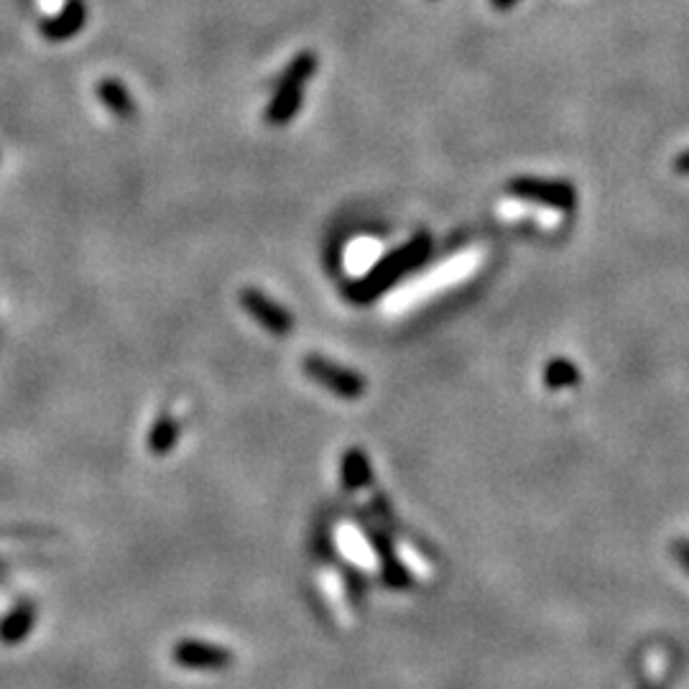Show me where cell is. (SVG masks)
<instances>
[{"mask_svg": "<svg viewBox=\"0 0 689 689\" xmlns=\"http://www.w3.org/2000/svg\"><path fill=\"white\" fill-rule=\"evenodd\" d=\"M432 248H434L432 235L429 233L414 235L409 243H404L401 248L388 253L386 258H381V261H378L376 266L363 276V279L350 284L348 299L355 304L376 302V299L381 297V294H386L396 281H401L406 274H411L414 268L424 266L427 258L432 256Z\"/></svg>", "mask_w": 689, "mask_h": 689, "instance_id": "cell-1", "label": "cell"}, {"mask_svg": "<svg viewBox=\"0 0 689 689\" xmlns=\"http://www.w3.org/2000/svg\"><path fill=\"white\" fill-rule=\"evenodd\" d=\"M508 192L513 197L536 205L552 207V210L570 212L577 205V189L564 179H541V177H516L508 182Z\"/></svg>", "mask_w": 689, "mask_h": 689, "instance_id": "cell-2", "label": "cell"}, {"mask_svg": "<svg viewBox=\"0 0 689 689\" xmlns=\"http://www.w3.org/2000/svg\"><path fill=\"white\" fill-rule=\"evenodd\" d=\"M302 365L304 373L312 381H317L319 386H325L327 391L335 393L337 399L358 401L365 393V378L360 373L345 368V365L332 363V360L322 358V355H307Z\"/></svg>", "mask_w": 689, "mask_h": 689, "instance_id": "cell-3", "label": "cell"}, {"mask_svg": "<svg viewBox=\"0 0 689 689\" xmlns=\"http://www.w3.org/2000/svg\"><path fill=\"white\" fill-rule=\"evenodd\" d=\"M240 304H243L245 312L251 314L258 325L266 327L271 335L286 337L294 330V317H291L289 309H286L284 304L274 302L271 297H266L256 286H245V289L240 291Z\"/></svg>", "mask_w": 689, "mask_h": 689, "instance_id": "cell-4", "label": "cell"}, {"mask_svg": "<svg viewBox=\"0 0 689 689\" xmlns=\"http://www.w3.org/2000/svg\"><path fill=\"white\" fill-rule=\"evenodd\" d=\"M174 661L184 669H197V672H220L233 664V654L223 646L205 644V641H194V638H184L171 651Z\"/></svg>", "mask_w": 689, "mask_h": 689, "instance_id": "cell-5", "label": "cell"}, {"mask_svg": "<svg viewBox=\"0 0 689 689\" xmlns=\"http://www.w3.org/2000/svg\"><path fill=\"white\" fill-rule=\"evenodd\" d=\"M85 18H87L85 3H82V0H67L59 16L44 18V21H41V26H39L41 36L49 41L72 39V36H77L82 31Z\"/></svg>", "mask_w": 689, "mask_h": 689, "instance_id": "cell-6", "label": "cell"}, {"mask_svg": "<svg viewBox=\"0 0 689 689\" xmlns=\"http://www.w3.org/2000/svg\"><path fill=\"white\" fill-rule=\"evenodd\" d=\"M36 615H39V608H36L34 600H21L11 613L0 621V644L3 646H18L26 641L31 631L36 628Z\"/></svg>", "mask_w": 689, "mask_h": 689, "instance_id": "cell-7", "label": "cell"}, {"mask_svg": "<svg viewBox=\"0 0 689 689\" xmlns=\"http://www.w3.org/2000/svg\"><path fill=\"white\" fill-rule=\"evenodd\" d=\"M304 103V87L299 85H276L274 97L266 108V123L268 126H286L289 120L297 118Z\"/></svg>", "mask_w": 689, "mask_h": 689, "instance_id": "cell-8", "label": "cell"}, {"mask_svg": "<svg viewBox=\"0 0 689 689\" xmlns=\"http://www.w3.org/2000/svg\"><path fill=\"white\" fill-rule=\"evenodd\" d=\"M97 97H100V103H103L105 108L115 115V118H120V120L136 118V113H138L136 97L128 92V87L123 85V82L115 80V77H105V80L97 82Z\"/></svg>", "mask_w": 689, "mask_h": 689, "instance_id": "cell-9", "label": "cell"}, {"mask_svg": "<svg viewBox=\"0 0 689 689\" xmlns=\"http://www.w3.org/2000/svg\"><path fill=\"white\" fill-rule=\"evenodd\" d=\"M179 434H182V424H179L177 416L171 414V411H161L159 419L151 424V432H149V439H146V447H149L151 455L164 457V455H169L174 447H177Z\"/></svg>", "mask_w": 689, "mask_h": 689, "instance_id": "cell-10", "label": "cell"}, {"mask_svg": "<svg viewBox=\"0 0 689 689\" xmlns=\"http://www.w3.org/2000/svg\"><path fill=\"white\" fill-rule=\"evenodd\" d=\"M373 480V467L368 455H365L360 447H350L345 455H342V485L348 490H360L365 485H371Z\"/></svg>", "mask_w": 689, "mask_h": 689, "instance_id": "cell-11", "label": "cell"}, {"mask_svg": "<svg viewBox=\"0 0 689 689\" xmlns=\"http://www.w3.org/2000/svg\"><path fill=\"white\" fill-rule=\"evenodd\" d=\"M317 67H319L317 54H314V52H299L297 57H294L289 64H286L284 72H281L279 80H276V85H299V87H304L314 77Z\"/></svg>", "mask_w": 689, "mask_h": 689, "instance_id": "cell-12", "label": "cell"}, {"mask_svg": "<svg viewBox=\"0 0 689 689\" xmlns=\"http://www.w3.org/2000/svg\"><path fill=\"white\" fill-rule=\"evenodd\" d=\"M544 383L552 391H562V388H572L580 383V368L567 358H554L544 368Z\"/></svg>", "mask_w": 689, "mask_h": 689, "instance_id": "cell-13", "label": "cell"}, {"mask_svg": "<svg viewBox=\"0 0 689 689\" xmlns=\"http://www.w3.org/2000/svg\"><path fill=\"white\" fill-rule=\"evenodd\" d=\"M672 554H674V559H677V562L682 564L684 570L689 572V541H684V539L674 541V544H672Z\"/></svg>", "mask_w": 689, "mask_h": 689, "instance_id": "cell-14", "label": "cell"}, {"mask_svg": "<svg viewBox=\"0 0 689 689\" xmlns=\"http://www.w3.org/2000/svg\"><path fill=\"white\" fill-rule=\"evenodd\" d=\"M674 171L682 174V177H689V151H684V154H679L677 159H674Z\"/></svg>", "mask_w": 689, "mask_h": 689, "instance_id": "cell-15", "label": "cell"}, {"mask_svg": "<svg viewBox=\"0 0 689 689\" xmlns=\"http://www.w3.org/2000/svg\"><path fill=\"white\" fill-rule=\"evenodd\" d=\"M519 0H490V6L496 8V11H501V13H506V11H511L513 6H516Z\"/></svg>", "mask_w": 689, "mask_h": 689, "instance_id": "cell-16", "label": "cell"}, {"mask_svg": "<svg viewBox=\"0 0 689 689\" xmlns=\"http://www.w3.org/2000/svg\"><path fill=\"white\" fill-rule=\"evenodd\" d=\"M641 689H654V687H649V684H641Z\"/></svg>", "mask_w": 689, "mask_h": 689, "instance_id": "cell-17", "label": "cell"}]
</instances>
